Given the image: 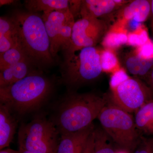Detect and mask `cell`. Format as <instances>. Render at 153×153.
Wrapping results in <instances>:
<instances>
[{
	"label": "cell",
	"instance_id": "obj_17",
	"mask_svg": "<svg viewBox=\"0 0 153 153\" xmlns=\"http://www.w3.org/2000/svg\"><path fill=\"white\" fill-rule=\"evenodd\" d=\"M124 25L120 22L108 30L101 41L103 47L111 50L127 44L128 33Z\"/></svg>",
	"mask_w": 153,
	"mask_h": 153
},
{
	"label": "cell",
	"instance_id": "obj_23",
	"mask_svg": "<svg viewBox=\"0 0 153 153\" xmlns=\"http://www.w3.org/2000/svg\"><path fill=\"white\" fill-rule=\"evenodd\" d=\"M0 35H5L17 39L15 28L10 18L3 17L0 18Z\"/></svg>",
	"mask_w": 153,
	"mask_h": 153
},
{
	"label": "cell",
	"instance_id": "obj_12",
	"mask_svg": "<svg viewBox=\"0 0 153 153\" xmlns=\"http://www.w3.org/2000/svg\"><path fill=\"white\" fill-rule=\"evenodd\" d=\"M119 5L114 0L82 1L80 15L82 18L98 19L112 12Z\"/></svg>",
	"mask_w": 153,
	"mask_h": 153
},
{
	"label": "cell",
	"instance_id": "obj_25",
	"mask_svg": "<svg viewBox=\"0 0 153 153\" xmlns=\"http://www.w3.org/2000/svg\"><path fill=\"white\" fill-rule=\"evenodd\" d=\"M17 44L15 38L5 35H0V54L4 53Z\"/></svg>",
	"mask_w": 153,
	"mask_h": 153
},
{
	"label": "cell",
	"instance_id": "obj_19",
	"mask_svg": "<svg viewBox=\"0 0 153 153\" xmlns=\"http://www.w3.org/2000/svg\"><path fill=\"white\" fill-rule=\"evenodd\" d=\"M25 61H29L22 48L17 43L8 51L0 54V70Z\"/></svg>",
	"mask_w": 153,
	"mask_h": 153
},
{
	"label": "cell",
	"instance_id": "obj_13",
	"mask_svg": "<svg viewBox=\"0 0 153 153\" xmlns=\"http://www.w3.org/2000/svg\"><path fill=\"white\" fill-rule=\"evenodd\" d=\"M31 66L29 61H25L0 70V87L9 86L25 78L33 72Z\"/></svg>",
	"mask_w": 153,
	"mask_h": 153
},
{
	"label": "cell",
	"instance_id": "obj_11",
	"mask_svg": "<svg viewBox=\"0 0 153 153\" xmlns=\"http://www.w3.org/2000/svg\"><path fill=\"white\" fill-rule=\"evenodd\" d=\"M19 121L5 105L0 104V149L9 146L16 132Z\"/></svg>",
	"mask_w": 153,
	"mask_h": 153
},
{
	"label": "cell",
	"instance_id": "obj_6",
	"mask_svg": "<svg viewBox=\"0 0 153 153\" xmlns=\"http://www.w3.org/2000/svg\"><path fill=\"white\" fill-rule=\"evenodd\" d=\"M60 138L54 124L43 114L22 123L18 132L19 149L33 153H56Z\"/></svg>",
	"mask_w": 153,
	"mask_h": 153
},
{
	"label": "cell",
	"instance_id": "obj_10",
	"mask_svg": "<svg viewBox=\"0 0 153 153\" xmlns=\"http://www.w3.org/2000/svg\"><path fill=\"white\" fill-rule=\"evenodd\" d=\"M93 123L75 132L60 135L56 153H82L88 138L94 130Z\"/></svg>",
	"mask_w": 153,
	"mask_h": 153
},
{
	"label": "cell",
	"instance_id": "obj_24",
	"mask_svg": "<svg viewBox=\"0 0 153 153\" xmlns=\"http://www.w3.org/2000/svg\"><path fill=\"white\" fill-rule=\"evenodd\" d=\"M136 53L145 59L153 58V42L151 40L141 47H137Z\"/></svg>",
	"mask_w": 153,
	"mask_h": 153
},
{
	"label": "cell",
	"instance_id": "obj_2",
	"mask_svg": "<svg viewBox=\"0 0 153 153\" xmlns=\"http://www.w3.org/2000/svg\"><path fill=\"white\" fill-rule=\"evenodd\" d=\"M54 87L52 80L33 71L12 85L0 87V104L5 105L19 121L47 104Z\"/></svg>",
	"mask_w": 153,
	"mask_h": 153
},
{
	"label": "cell",
	"instance_id": "obj_7",
	"mask_svg": "<svg viewBox=\"0 0 153 153\" xmlns=\"http://www.w3.org/2000/svg\"><path fill=\"white\" fill-rule=\"evenodd\" d=\"M108 101L129 113L135 112L146 102L153 99V92L137 78L129 77L113 86Z\"/></svg>",
	"mask_w": 153,
	"mask_h": 153
},
{
	"label": "cell",
	"instance_id": "obj_34",
	"mask_svg": "<svg viewBox=\"0 0 153 153\" xmlns=\"http://www.w3.org/2000/svg\"><path fill=\"white\" fill-rule=\"evenodd\" d=\"M151 10L153 14V0L151 1Z\"/></svg>",
	"mask_w": 153,
	"mask_h": 153
},
{
	"label": "cell",
	"instance_id": "obj_8",
	"mask_svg": "<svg viewBox=\"0 0 153 153\" xmlns=\"http://www.w3.org/2000/svg\"><path fill=\"white\" fill-rule=\"evenodd\" d=\"M108 26L103 20L95 18H81L75 22L70 48L64 54L73 53L83 48L95 47L106 35Z\"/></svg>",
	"mask_w": 153,
	"mask_h": 153
},
{
	"label": "cell",
	"instance_id": "obj_9",
	"mask_svg": "<svg viewBox=\"0 0 153 153\" xmlns=\"http://www.w3.org/2000/svg\"><path fill=\"white\" fill-rule=\"evenodd\" d=\"M71 14L69 9L65 10L44 12L42 16L50 43V53L53 58L60 51L58 44L64 23Z\"/></svg>",
	"mask_w": 153,
	"mask_h": 153
},
{
	"label": "cell",
	"instance_id": "obj_28",
	"mask_svg": "<svg viewBox=\"0 0 153 153\" xmlns=\"http://www.w3.org/2000/svg\"><path fill=\"white\" fill-rule=\"evenodd\" d=\"M94 131L88 138L85 149L82 153H93L94 145Z\"/></svg>",
	"mask_w": 153,
	"mask_h": 153
},
{
	"label": "cell",
	"instance_id": "obj_26",
	"mask_svg": "<svg viewBox=\"0 0 153 153\" xmlns=\"http://www.w3.org/2000/svg\"><path fill=\"white\" fill-rule=\"evenodd\" d=\"M152 147L150 138L147 139L143 137L141 142L133 153H151Z\"/></svg>",
	"mask_w": 153,
	"mask_h": 153
},
{
	"label": "cell",
	"instance_id": "obj_3",
	"mask_svg": "<svg viewBox=\"0 0 153 153\" xmlns=\"http://www.w3.org/2000/svg\"><path fill=\"white\" fill-rule=\"evenodd\" d=\"M15 28L17 43L32 66L46 68L54 63L50 43L42 16L37 13L19 10L10 17Z\"/></svg>",
	"mask_w": 153,
	"mask_h": 153
},
{
	"label": "cell",
	"instance_id": "obj_20",
	"mask_svg": "<svg viewBox=\"0 0 153 153\" xmlns=\"http://www.w3.org/2000/svg\"><path fill=\"white\" fill-rule=\"evenodd\" d=\"M94 145L93 153H117L114 143L102 128L94 129Z\"/></svg>",
	"mask_w": 153,
	"mask_h": 153
},
{
	"label": "cell",
	"instance_id": "obj_4",
	"mask_svg": "<svg viewBox=\"0 0 153 153\" xmlns=\"http://www.w3.org/2000/svg\"><path fill=\"white\" fill-rule=\"evenodd\" d=\"M97 118L103 130L121 150L134 152L143 139L131 113L109 102Z\"/></svg>",
	"mask_w": 153,
	"mask_h": 153
},
{
	"label": "cell",
	"instance_id": "obj_21",
	"mask_svg": "<svg viewBox=\"0 0 153 153\" xmlns=\"http://www.w3.org/2000/svg\"><path fill=\"white\" fill-rule=\"evenodd\" d=\"M100 60L103 71L113 73L120 68L117 57L110 49H106L100 52Z\"/></svg>",
	"mask_w": 153,
	"mask_h": 153
},
{
	"label": "cell",
	"instance_id": "obj_5",
	"mask_svg": "<svg viewBox=\"0 0 153 153\" xmlns=\"http://www.w3.org/2000/svg\"><path fill=\"white\" fill-rule=\"evenodd\" d=\"M102 71L100 52L95 47H85L64 54L61 80L68 91H73L97 79Z\"/></svg>",
	"mask_w": 153,
	"mask_h": 153
},
{
	"label": "cell",
	"instance_id": "obj_16",
	"mask_svg": "<svg viewBox=\"0 0 153 153\" xmlns=\"http://www.w3.org/2000/svg\"><path fill=\"white\" fill-rule=\"evenodd\" d=\"M25 6L28 11L32 13L65 10L69 9V1L27 0L25 1Z\"/></svg>",
	"mask_w": 153,
	"mask_h": 153
},
{
	"label": "cell",
	"instance_id": "obj_35",
	"mask_svg": "<svg viewBox=\"0 0 153 153\" xmlns=\"http://www.w3.org/2000/svg\"><path fill=\"white\" fill-rule=\"evenodd\" d=\"M117 153H128L127 152H125V151L121 150L120 151H119V152H117Z\"/></svg>",
	"mask_w": 153,
	"mask_h": 153
},
{
	"label": "cell",
	"instance_id": "obj_30",
	"mask_svg": "<svg viewBox=\"0 0 153 153\" xmlns=\"http://www.w3.org/2000/svg\"><path fill=\"white\" fill-rule=\"evenodd\" d=\"M16 1L13 0H1L0 1V5L1 6L6 5L13 4V3L16 2Z\"/></svg>",
	"mask_w": 153,
	"mask_h": 153
},
{
	"label": "cell",
	"instance_id": "obj_22",
	"mask_svg": "<svg viewBox=\"0 0 153 153\" xmlns=\"http://www.w3.org/2000/svg\"><path fill=\"white\" fill-rule=\"evenodd\" d=\"M149 39L147 31L141 26L138 30L128 33L127 44L139 47L146 43Z\"/></svg>",
	"mask_w": 153,
	"mask_h": 153
},
{
	"label": "cell",
	"instance_id": "obj_29",
	"mask_svg": "<svg viewBox=\"0 0 153 153\" xmlns=\"http://www.w3.org/2000/svg\"><path fill=\"white\" fill-rule=\"evenodd\" d=\"M149 84L150 86L151 90L153 92V68L149 73Z\"/></svg>",
	"mask_w": 153,
	"mask_h": 153
},
{
	"label": "cell",
	"instance_id": "obj_15",
	"mask_svg": "<svg viewBox=\"0 0 153 153\" xmlns=\"http://www.w3.org/2000/svg\"><path fill=\"white\" fill-rule=\"evenodd\" d=\"M134 119L137 128L141 134L153 135V99L136 111Z\"/></svg>",
	"mask_w": 153,
	"mask_h": 153
},
{
	"label": "cell",
	"instance_id": "obj_33",
	"mask_svg": "<svg viewBox=\"0 0 153 153\" xmlns=\"http://www.w3.org/2000/svg\"><path fill=\"white\" fill-rule=\"evenodd\" d=\"M19 152L20 153H33L30 152H27L25 150H19Z\"/></svg>",
	"mask_w": 153,
	"mask_h": 153
},
{
	"label": "cell",
	"instance_id": "obj_18",
	"mask_svg": "<svg viewBox=\"0 0 153 153\" xmlns=\"http://www.w3.org/2000/svg\"><path fill=\"white\" fill-rule=\"evenodd\" d=\"M126 67L129 73L137 76H145L153 66V59H145L134 53L126 59Z\"/></svg>",
	"mask_w": 153,
	"mask_h": 153
},
{
	"label": "cell",
	"instance_id": "obj_32",
	"mask_svg": "<svg viewBox=\"0 0 153 153\" xmlns=\"http://www.w3.org/2000/svg\"><path fill=\"white\" fill-rule=\"evenodd\" d=\"M151 143V147H152V151L151 153H153V138H150Z\"/></svg>",
	"mask_w": 153,
	"mask_h": 153
},
{
	"label": "cell",
	"instance_id": "obj_27",
	"mask_svg": "<svg viewBox=\"0 0 153 153\" xmlns=\"http://www.w3.org/2000/svg\"><path fill=\"white\" fill-rule=\"evenodd\" d=\"M81 5L82 1H69V10L73 16L74 17L77 13L80 14Z\"/></svg>",
	"mask_w": 153,
	"mask_h": 153
},
{
	"label": "cell",
	"instance_id": "obj_1",
	"mask_svg": "<svg viewBox=\"0 0 153 153\" xmlns=\"http://www.w3.org/2000/svg\"><path fill=\"white\" fill-rule=\"evenodd\" d=\"M108 102L106 96L68 91L52 105L49 118L60 135L75 132L92 124Z\"/></svg>",
	"mask_w": 153,
	"mask_h": 153
},
{
	"label": "cell",
	"instance_id": "obj_31",
	"mask_svg": "<svg viewBox=\"0 0 153 153\" xmlns=\"http://www.w3.org/2000/svg\"><path fill=\"white\" fill-rule=\"evenodd\" d=\"M0 153H20L19 151L14 150L11 149H6L1 150Z\"/></svg>",
	"mask_w": 153,
	"mask_h": 153
},
{
	"label": "cell",
	"instance_id": "obj_14",
	"mask_svg": "<svg viewBox=\"0 0 153 153\" xmlns=\"http://www.w3.org/2000/svg\"><path fill=\"white\" fill-rule=\"evenodd\" d=\"M151 10V1L135 0L123 9L121 22L125 24L131 20L141 23L147 19Z\"/></svg>",
	"mask_w": 153,
	"mask_h": 153
}]
</instances>
